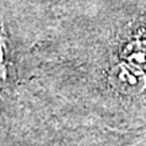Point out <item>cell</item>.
Listing matches in <instances>:
<instances>
[{
	"label": "cell",
	"instance_id": "obj_1",
	"mask_svg": "<svg viewBox=\"0 0 146 146\" xmlns=\"http://www.w3.org/2000/svg\"><path fill=\"white\" fill-rule=\"evenodd\" d=\"M7 146H146V137L98 125L31 122Z\"/></svg>",
	"mask_w": 146,
	"mask_h": 146
},
{
	"label": "cell",
	"instance_id": "obj_2",
	"mask_svg": "<svg viewBox=\"0 0 146 146\" xmlns=\"http://www.w3.org/2000/svg\"><path fill=\"white\" fill-rule=\"evenodd\" d=\"M0 146H7V145H5L4 142H1V141H0Z\"/></svg>",
	"mask_w": 146,
	"mask_h": 146
}]
</instances>
